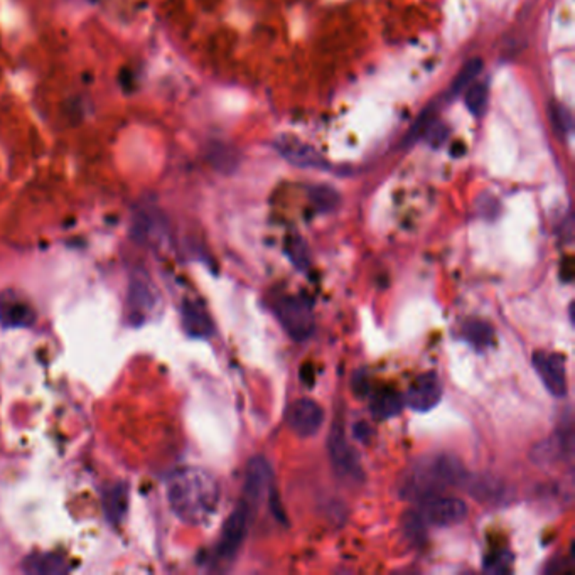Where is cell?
<instances>
[{
    "mask_svg": "<svg viewBox=\"0 0 575 575\" xmlns=\"http://www.w3.org/2000/svg\"><path fill=\"white\" fill-rule=\"evenodd\" d=\"M167 501L181 521L203 525L216 513L220 486L208 471L182 468L169 478Z\"/></svg>",
    "mask_w": 575,
    "mask_h": 575,
    "instance_id": "1",
    "label": "cell"
},
{
    "mask_svg": "<svg viewBox=\"0 0 575 575\" xmlns=\"http://www.w3.org/2000/svg\"><path fill=\"white\" fill-rule=\"evenodd\" d=\"M464 479V470L453 455H430L417 461L400 481V495L407 500L422 501L439 496Z\"/></svg>",
    "mask_w": 575,
    "mask_h": 575,
    "instance_id": "2",
    "label": "cell"
},
{
    "mask_svg": "<svg viewBox=\"0 0 575 575\" xmlns=\"http://www.w3.org/2000/svg\"><path fill=\"white\" fill-rule=\"evenodd\" d=\"M275 311L282 328L292 339L305 341L314 333L316 321L312 307L303 297H284L277 303Z\"/></svg>",
    "mask_w": 575,
    "mask_h": 575,
    "instance_id": "3",
    "label": "cell"
},
{
    "mask_svg": "<svg viewBox=\"0 0 575 575\" xmlns=\"http://www.w3.org/2000/svg\"><path fill=\"white\" fill-rule=\"evenodd\" d=\"M250 521H252V503L246 500L240 501L233 510V513L228 516L225 527L221 530V537L216 546V555L220 561H231L238 554L250 530Z\"/></svg>",
    "mask_w": 575,
    "mask_h": 575,
    "instance_id": "4",
    "label": "cell"
},
{
    "mask_svg": "<svg viewBox=\"0 0 575 575\" xmlns=\"http://www.w3.org/2000/svg\"><path fill=\"white\" fill-rule=\"evenodd\" d=\"M419 515L427 525L454 527L468 516V506L459 498L434 496L422 501V508Z\"/></svg>",
    "mask_w": 575,
    "mask_h": 575,
    "instance_id": "5",
    "label": "cell"
},
{
    "mask_svg": "<svg viewBox=\"0 0 575 575\" xmlns=\"http://www.w3.org/2000/svg\"><path fill=\"white\" fill-rule=\"evenodd\" d=\"M533 366L550 394L557 398L567 395V368L563 356L557 353L538 351L533 354Z\"/></svg>",
    "mask_w": 575,
    "mask_h": 575,
    "instance_id": "6",
    "label": "cell"
},
{
    "mask_svg": "<svg viewBox=\"0 0 575 575\" xmlns=\"http://www.w3.org/2000/svg\"><path fill=\"white\" fill-rule=\"evenodd\" d=\"M329 455L334 470L343 478H360V459L356 449L346 440V436L339 425H336L329 436Z\"/></svg>",
    "mask_w": 575,
    "mask_h": 575,
    "instance_id": "7",
    "label": "cell"
},
{
    "mask_svg": "<svg viewBox=\"0 0 575 575\" xmlns=\"http://www.w3.org/2000/svg\"><path fill=\"white\" fill-rule=\"evenodd\" d=\"M442 398V383L436 373H424L412 381L405 402L415 412L434 409Z\"/></svg>",
    "mask_w": 575,
    "mask_h": 575,
    "instance_id": "8",
    "label": "cell"
},
{
    "mask_svg": "<svg viewBox=\"0 0 575 575\" xmlns=\"http://www.w3.org/2000/svg\"><path fill=\"white\" fill-rule=\"evenodd\" d=\"M288 427L301 438H311L324 422V412L316 402L301 398L288 412Z\"/></svg>",
    "mask_w": 575,
    "mask_h": 575,
    "instance_id": "9",
    "label": "cell"
},
{
    "mask_svg": "<svg viewBox=\"0 0 575 575\" xmlns=\"http://www.w3.org/2000/svg\"><path fill=\"white\" fill-rule=\"evenodd\" d=\"M277 151L288 159L290 164L299 167H312V169H326V161L314 147L299 140L297 137L284 136L275 142Z\"/></svg>",
    "mask_w": 575,
    "mask_h": 575,
    "instance_id": "10",
    "label": "cell"
},
{
    "mask_svg": "<svg viewBox=\"0 0 575 575\" xmlns=\"http://www.w3.org/2000/svg\"><path fill=\"white\" fill-rule=\"evenodd\" d=\"M272 485V468L262 455L250 459L245 472V495L248 503L263 500Z\"/></svg>",
    "mask_w": 575,
    "mask_h": 575,
    "instance_id": "11",
    "label": "cell"
},
{
    "mask_svg": "<svg viewBox=\"0 0 575 575\" xmlns=\"http://www.w3.org/2000/svg\"><path fill=\"white\" fill-rule=\"evenodd\" d=\"M34 309L15 292L0 296V324L5 328H26L34 321Z\"/></svg>",
    "mask_w": 575,
    "mask_h": 575,
    "instance_id": "12",
    "label": "cell"
},
{
    "mask_svg": "<svg viewBox=\"0 0 575 575\" xmlns=\"http://www.w3.org/2000/svg\"><path fill=\"white\" fill-rule=\"evenodd\" d=\"M182 328L191 338L204 339L212 334V316L206 307L197 301H186L181 309Z\"/></svg>",
    "mask_w": 575,
    "mask_h": 575,
    "instance_id": "13",
    "label": "cell"
},
{
    "mask_svg": "<svg viewBox=\"0 0 575 575\" xmlns=\"http://www.w3.org/2000/svg\"><path fill=\"white\" fill-rule=\"evenodd\" d=\"M154 305H155V292L152 290L151 282L146 279H134L129 292V305H127L129 318L134 319V322L138 324L149 314Z\"/></svg>",
    "mask_w": 575,
    "mask_h": 575,
    "instance_id": "14",
    "label": "cell"
},
{
    "mask_svg": "<svg viewBox=\"0 0 575 575\" xmlns=\"http://www.w3.org/2000/svg\"><path fill=\"white\" fill-rule=\"evenodd\" d=\"M370 409L373 417H377L379 421L394 419L404 409V398L398 392L390 388L379 390V394L373 395Z\"/></svg>",
    "mask_w": 575,
    "mask_h": 575,
    "instance_id": "15",
    "label": "cell"
},
{
    "mask_svg": "<svg viewBox=\"0 0 575 575\" xmlns=\"http://www.w3.org/2000/svg\"><path fill=\"white\" fill-rule=\"evenodd\" d=\"M24 571L30 574H62L68 572V565L56 554H38L24 562Z\"/></svg>",
    "mask_w": 575,
    "mask_h": 575,
    "instance_id": "16",
    "label": "cell"
},
{
    "mask_svg": "<svg viewBox=\"0 0 575 575\" xmlns=\"http://www.w3.org/2000/svg\"><path fill=\"white\" fill-rule=\"evenodd\" d=\"M462 334H464L466 341L474 348H489L495 343V331L485 321H478V319L468 321L464 324Z\"/></svg>",
    "mask_w": 575,
    "mask_h": 575,
    "instance_id": "17",
    "label": "cell"
},
{
    "mask_svg": "<svg viewBox=\"0 0 575 575\" xmlns=\"http://www.w3.org/2000/svg\"><path fill=\"white\" fill-rule=\"evenodd\" d=\"M127 498H129V495H127L125 486L115 485L110 488V491L105 495V501H104L108 520H112L113 523L121 521L127 512Z\"/></svg>",
    "mask_w": 575,
    "mask_h": 575,
    "instance_id": "18",
    "label": "cell"
},
{
    "mask_svg": "<svg viewBox=\"0 0 575 575\" xmlns=\"http://www.w3.org/2000/svg\"><path fill=\"white\" fill-rule=\"evenodd\" d=\"M311 199L319 212H333L339 204V195L329 186H314L311 189Z\"/></svg>",
    "mask_w": 575,
    "mask_h": 575,
    "instance_id": "19",
    "label": "cell"
},
{
    "mask_svg": "<svg viewBox=\"0 0 575 575\" xmlns=\"http://www.w3.org/2000/svg\"><path fill=\"white\" fill-rule=\"evenodd\" d=\"M481 70H483V61L478 60V58L468 61L462 66V70L459 71V75L455 76L454 83H453V91L454 93H461V91L466 90L471 83L476 79V76L481 73Z\"/></svg>",
    "mask_w": 575,
    "mask_h": 575,
    "instance_id": "20",
    "label": "cell"
},
{
    "mask_svg": "<svg viewBox=\"0 0 575 575\" xmlns=\"http://www.w3.org/2000/svg\"><path fill=\"white\" fill-rule=\"evenodd\" d=\"M488 104V87L485 83H471L466 88V105L470 108L471 113L479 115L485 112Z\"/></svg>",
    "mask_w": 575,
    "mask_h": 575,
    "instance_id": "21",
    "label": "cell"
},
{
    "mask_svg": "<svg viewBox=\"0 0 575 575\" xmlns=\"http://www.w3.org/2000/svg\"><path fill=\"white\" fill-rule=\"evenodd\" d=\"M288 255L292 263L301 269V271H305L309 267V255H307V246L305 243L299 238V237H294L290 238L288 243Z\"/></svg>",
    "mask_w": 575,
    "mask_h": 575,
    "instance_id": "22",
    "label": "cell"
},
{
    "mask_svg": "<svg viewBox=\"0 0 575 575\" xmlns=\"http://www.w3.org/2000/svg\"><path fill=\"white\" fill-rule=\"evenodd\" d=\"M430 123H432V112L430 110H425L424 113L412 125L405 142L412 144V142L419 140L421 137H424L427 134V130H429V127H430Z\"/></svg>",
    "mask_w": 575,
    "mask_h": 575,
    "instance_id": "23",
    "label": "cell"
},
{
    "mask_svg": "<svg viewBox=\"0 0 575 575\" xmlns=\"http://www.w3.org/2000/svg\"><path fill=\"white\" fill-rule=\"evenodd\" d=\"M552 119H554V123L562 136H565L572 129V117L565 106H555L552 112Z\"/></svg>",
    "mask_w": 575,
    "mask_h": 575,
    "instance_id": "24",
    "label": "cell"
},
{
    "mask_svg": "<svg viewBox=\"0 0 575 575\" xmlns=\"http://www.w3.org/2000/svg\"><path fill=\"white\" fill-rule=\"evenodd\" d=\"M512 559L508 554H493L488 561H486V571L489 572H506L508 565L512 563Z\"/></svg>",
    "mask_w": 575,
    "mask_h": 575,
    "instance_id": "25",
    "label": "cell"
},
{
    "mask_svg": "<svg viewBox=\"0 0 575 575\" xmlns=\"http://www.w3.org/2000/svg\"><path fill=\"white\" fill-rule=\"evenodd\" d=\"M353 385H354V392L360 395V396L368 394V383H366L364 373H358L356 379L353 381Z\"/></svg>",
    "mask_w": 575,
    "mask_h": 575,
    "instance_id": "26",
    "label": "cell"
}]
</instances>
